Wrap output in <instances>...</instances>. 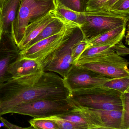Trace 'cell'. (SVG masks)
Returning <instances> with one entry per match:
<instances>
[{"mask_svg": "<svg viewBox=\"0 0 129 129\" xmlns=\"http://www.w3.org/2000/svg\"><path fill=\"white\" fill-rule=\"evenodd\" d=\"M119 0H86L85 12H110Z\"/></svg>", "mask_w": 129, "mask_h": 129, "instance_id": "obj_18", "label": "cell"}, {"mask_svg": "<svg viewBox=\"0 0 129 129\" xmlns=\"http://www.w3.org/2000/svg\"><path fill=\"white\" fill-rule=\"evenodd\" d=\"M126 43L128 45L129 44V32L127 31V35L126 36Z\"/></svg>", "mask_w": 129, "mask_h": 129, "instance_id": "obj_30", "label": "cell"}, {"mask_svg": "<svg viewBox=\"0 0 129 129\" xmlns=\"http://www.w3.org/2000/svg\"><path fill=\"white\" fill-rule=\"evenodd\" d=\"M59 117L78 125L81 129H88L87 123L84 118L79 114L73 111L71 112L57 115Z\"/></svg>", "mask_w": 129, "mask_h": 129, "instance_id": "obj_21", "label": "cell"}, {"mask_svg": "<svg viewBox=\"0 0 129 129\" xmlns=\"http://www.w3.org/2000/svg\"><path fill=\"white\" fill-rule=\"evenodd\" d=\"M114 46L112 45H103L87 48L82 53L78 59L115 53L113 49Z\"/></svg>", "mask_w": 129, "mask_h": 129, "instance_id": "obj_19", "label": "cell"}, {"mask_svg": "<svg viewBox=\"0 0 129 129\" xmlns=\"http://www.w3.org/2000/svg\"><path fill=\"white\" fill-rule=\"evenodd\" d=\"M120 92L103 86L73 90L67 100L89 108L108 110L123 109Z\"/></svg>", "mask_w": 129, "mask_h": 129, "instance_id": "obj_2", "label": "cell"}, {"mask_svg": "<svg viewBox=\"0 0 129 129\" xmlns=\"http://www.w3.org/2000/svg\"><path fill=\"white\" fill-rule=\"evenodd\" d=\"M87 41L84 38L74 45L72 52V58L74 64L82 53L87 48Z\"/></svg>", "mask_w": 129, "mask_h": 129, "instance_id": "obj_25", "label": "cell"}, {"mask_svg": "<svg viewBox=\"0 0 129 129\" xmlns=\"http://www.w3.org/2000/svg\"><path fill=\"white\" fill-rule=\"evenodd\" d=\"M113 78L74 64L64 80L66 86L71 92L103 86Z\"/></svg>", "mask_w": 129, "mask_h": 129, "instance_id": "obj_10", "label": "cell"}, {"mask_svg": "<svg viewBox=\"0 0 129 129\" xmlns=\"http://www.w3.org/2000/svg\"><path fill=\"white\" fill-rule=\"evenodd\" d=\"M111 12L129 16V0H119L112 7Z\"/></svg>", "mask_w": 129, "mask_h": 129, "instance_id": "obj_27", "label": "cell"}, {"mask_svg": "<svg viewBox=\"0 0 129 129\" xmlns=\"http://www.w3.org/2000/svg\"><path fill=\"white\" fill-rule=\"evenodd\" d=\"M86 1V0H55L56 6L59 3L75 11L84 12Z\"/></svg>", "mask_w": 129, "mask_h": 129, "instance_id": "obj_24", "label": "cell"}, {"mask_svg": "<svg viewBox=\"0 0 129 129\" xmlns=\"http://www.w3.org/2000/svg\"><path fill=\"white\" fill-rule=\"evenodd\" d=\"M122 129H129V92L122 94Z\"/></svg>", "mask_w": 129, "mask_h": 129, "instance_id": "obj_23", "label": "cell"}, {"mask_svg": "<svg viewBox=\"0 0 129 129\" xmlns=\"http://www.w3.org/2000/svg\"><path fill=\"white\" fill-rule=\"evenodd\" d=\"M74 107L67 100L38 99L22 103L13 107L9 113L41 118L62 114L73 111Z\"/></svg>", "mask_w": 129, "mask_h": 129, "instance_id": "obj_7", "label": "cell"}, {"mask_svg": "<svg viewBox=\"0 0 129 129\" xmlns=\"http://www.w3.org/2000/svg\"></svg>", "mask_w": 129, "mask_h": 129, "instance_id": "obj_32", "label": "cell"}, {"mask_svg": "<svg viewBox=\"0 0 129 129\" xmlns=\"http://www.w3.org/2000/svg\"><path fill=\"white\" fill-rule=\"evenodd\" d=\"M84 23L79 28L87 40L114 28L127 25L129 16L112 12H84Z\"/></svg>", "mask_w": 129, "mask_h": 129, "instance_id": "obj_6", "label": "cell"}, {"mask_svg": "<svg viewBox=\"0 0 129 129\" xmlns=\"http://www.w3.org/2000/svg\"><path fill=\"white\" fill-rule=\"evenodd\" d=\"M0 121L3 123L4 124L5 127L8 129H33L31 126L29 127H21L17 125H15L13 124L12 123L9 122L7 120H6L5 118L0 116Z\"/></svg>", "mask_w": 129, "mask_h": 129, "instance_id": "obj_29", "label": "cell"}, {"mask_svg": "<svg viewBox=\"0 0 129 129\" xmlns=\"http://www.w3.org/2000/svg\"><path fill=\"white\" fill-rule=\"evenodd\" d=\"M53 10L50 11L45 15L31 22L27 26L21 41L18 46L21 51L25 49L30 42L35 38L47 25L55 19Z\"/></svg>", "mask_w": 129, "mask_h": 129, "instance_id": "obj_12", "label": "cell"}, {"mask_svg": "<svg viewBox=\"0 0 129 129\" xmlns=\"http://www.w3.org/2000/svg\"><path fill=\"white\" fill-rule=\"evenodd\" d=\"M0 104H1V102H0Z\"/></svg>", "mask_w": 129, "mask_h": 129, "instance_id": "obj_33", "label": "cell"}, {"mask_svg": "<svg viewBox=\"0 0 129 129\" xmlns=\"http://www.w3.org/2000/svg\"><path fill=\"white\" fill-rule=\"evenodd\" d=\"M43 71L42 65L38 61L21 57L12 64L8 70L12 78H18Z\"/></svg>", "mask_w": 129, "mask_h": 129, "instance_id": "obj_14", "label": "cell"}, {"mask_svg": "<svg viewBox=\"0 0 129 129\" xmlns=\"http://www.w3.org/2000/svg\"><path fill=\"white\" fill-rule=\"evenodd\" d=\"M21 52L11 33L0 34V86L12 78L8 69L21 58Z\"/></svg>", "mask_w": 129, "mask_h": 129, "instance_id": "obj_11", "label": "cell"}, {"mask_svg": "<svg viewBox=\"0 0 129 129\" xmlns=\"http://www.w3.org/2000/svg\"><path fill=\"white\" fill-rule=\"evenodd\" d=\"M55 16L64 23L61 30L21 51V57L35 59L41 64L65 43L75 31L79 27L78 25L64 18L58 12L55 13Z\"/></svg>", "mask_w": 129, "mask_h": 129, "instance_id": "obj_3", "label": "cell"}, {"mask_svg": "<svg viewBox=\"0 0 129 129\" xmlns=\"http://www.w3.org/2000/svg\"><path fill=\"white\" fill-rule=\"evenodd\" d=\"M55 0H21L17 16L12 25L13 38L20 44L25 30L30 23L56 9Z\"/></svg>", "mask_w": 129, "mask_h": 129, "instance_id": "obj_4", "label": "cell"}, {"mask_svg": "<svg viewBox=\"0 0 129 129\" xmlns=\"http://www.w3.org/2000/svg\"><path fill=\"white\" fill-rule=\"evenodd\" d=\"M6 0H0V6L2 5V4Z\"/></svg>", "mask_w": 129, "mask_h": 129, "instance_id": "obj_31", "label": "cell"}, {"mask_svg": "<svg viewBox=\"0 0 129 129\" xmlns=\"http://www.w3.org/2000/svg\"><path fill=\"white\" fill-rule=\"evenodd\" d=\"M126 30V25H123L87 40V48L103 45H115L125 37Z\"/></svg>", "mask_w": 129, "mask_h": 129, "instance_id": "obj_15", "label": "cell"}, {"mask_svg": "<svg viewBox=\"0 0 129 129\" xmlns=\"http://www.w3.org/2000/svg\"><path fill=\"white\" fill-rule=\"evenodd\" d=\"M56 9L64 18L78 25L79 27L85 22V16L83 12L75 11L59 3L56 5Z\"/></svg>", "mask_w": 129, "mask_h": 129, "instance_id": "obj_16", "label": "cell"}, {"mask_svg": "<svg viewBox=\"0 0 129 129\" xmlns=\"http://www.w3.org/2000/svg\"><path fill=\"white\" fill-rule=\"evenodd\" d=\"M103 86L117 90L122 93L129 92V77L113 78Z\"/></svg>", "mask_w": 129, "mask_h": 129, "instance_id": "obj_20", "label": "cell"}, {"mask_svg": "<svg viewBox=\"0 0 129 129\" xmlns=\"http://www.w3.org/2000/svg\"><path fill=\"white\" fill-rule=\"evenodd\" d=\"M47 118L55 123L58 129H81L78 125L72 123L59 117L57 115L47 117Z\"/></svg>", "mask_w": 129, "mask_h": 129, "instance_id": "obj_26", "label": "cell"}, {"mask_svg": "<svg viewBox=\"0 0 129 129\" xmlns=\"http://www.w3.org/2000/svg\"><path fill=\"white\" fill-rule=\"evenodd\" d=\"M63 25L64 23L61 21L55 18L35 38L30 42L27 48L38 41L58 34L61 30Z\"/></svg>", "mask_w": 129, "mask_h": 129, "instance_id": "obj_17", "label": "cell"}, {"mask_svg": "<svg viewBox=\"0 0 129 129\" xmlns=\"http://www.w3.org/2000/svg\"><path fill=\"white\" fill-rule=\"evenodd\" d=\"M83 38L80 30L77 28L65 43L41 62L43 71L55 72L64 78L74 64L72 58V48L75 43Z\"/></svg>", "mask_w": 129, "mask_h": 129, "instance_id": "obj_9", "label": "cell"}, {"mask_svg": "<svg viewBox=\"0 0 129 129\" xmlns=\"http://www.w3.org/2000/svg\"><path fill=\"white\" fill-rule=\"evenodd\" d=\"M33 129H58L57 124L46 117L34 118L29 121Z\"/></svg>", "mask_w": 129, "mask_h": 129, "instance_id": "obj_22", "label": "cell"}, {"mask_svg": "<svg viewBox=\"0 0 129 129\" xmlns=\"http://www.w3.org/2000/svg\"><path fill=\"white\" fill-rule=\"evenodd\" d=\"M75 64L111 78L129 77L128 61L115 53L80 59Z\"/></svg>", "mask_w": 129, "mask_h": 129, "instance_id": "obj_5", "label": "cell"}, {"mask_svg": "<svg viewBox=\"0 0 129 129\" xmlns=\"http://www.w3.org/2000/svg\"><path fill=\"white\" fill-rule=\"evenodd\" d=\"M70 93L64 78L52 72L12 78L0 86V116L22 103L38 99L64 100Z\"/></svg>", "mask_w": 129, "mask_h": 129, "instance_id": "obj_1", "label": "cell"}, {"mask_svg": "<svg viewBox=\"0 0 129 129\" xmlns=\"http://www.w3.org/2000/svg\"><path fill=\"white\" fill-rule=\"evenodd\" d=\"M70 103L86 121L88 129H122V110L94 109Z\"/></svg>", "mask_w": 129, "mask_h": 129, "instance_id": "obj_8", "label": "cell"}, {"mask_svg": "<svg viewBox=\"0 0 129 129\" xmlns=\"http://www.w3.org/2000/svg\"><path fill=\"white\" fill-rule=\"evenodd\" d=\"M21 0H6L0 6V34L12 32Z\"/></svg>", "mask_w": 129, "mask_h": 129, "instance_id": "obj_13", "label": "cell"}, {"mask_svg": "<svg viewBox=\"0 0 129 129\" xmlns=\"http://www.w3.org/2000/svg\"><path fill=\"white\" fill-rule=\"evenodd\" d=\"M122 40L114 45L113 47L114 52L117 55L121 56L127 55L129 54V49L122 43Z\"/></svg>", "mask_w": 129, "mask_h": 129, "instance_id": "obj_28", "label": "cell"}]
</instances>
